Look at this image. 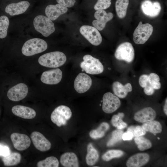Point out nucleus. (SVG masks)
<instances>
[{
  "label": "nucleus",
  "mask_w": 167,
  "mask_h": 167,
  "mask_svg": "<svg viewBox=\"0 0 167 167\" xmlns=\"http://www.w3.org/2000/svg\"><path fill=\"white\" fill-rule=\"evenodd\" d=\"M10 138L14 147L18 151L24 150L30 145L31 139L26 134L14 133L11 135Z\"/></svg>",
  "instance_id": "obj_13"
},
{
  "label": "nucleus",
  "mask_w": 167,
  "mask_h": 167,
  "mask_svg": "<svg viewBox=\"0 0 167 167\" xmlns=\"http://www.w3.org/2000/svg\"><path fill=\"white\" fill-rule=\"evenodd\" d=\"M114 56L119 60H124L127 63L132 62L134 58L135 51L132 44L128 42L121 44L116 50Z\"/></svg>",
  "instance_id": "obj_7"
},
{
  "label": "nucleus",
  "mask_w": 167,
  "mask_h": 167,
  "mask_svg": "<svg viewBox=\"0 0 167 167\" xmlns=\"http://www.w3.org/2000/svg\"><path fill=\"white\" fill-rule=\"evenodd\" d=\"M9 24V20L7 16L2 15L0 17V38L6 37Z\"/></svg>",
  "instance_id": "obj_32"
},
{
  "label": "nucleus",
  "mask_w": 167,
  "mask_h": 167,
  "mask_svg": "<svg viewBox=\"0 0 167 167\" xmlns=\"http://www.w3.org/2000/svg\"><path fill=\"white\" fill-rule=\"evenodd\" d=\"M58 3L66 7L70 8L73 6L76 1L75 0H56Z\"/></svg>",
  "instance_id": "obj_38"
},
{
  "label": "nucleus",
  "mask_w": 167,
  "mask_h": 167,
  "mask_svg": "<svg viewBox=\"0 0 167 167\" xmlns=\"http://www.w3.org/2000/svg\"><path fill=\"white\" fill-rule=\"evenodd\" d=\"M124 154L123 152L118 150H110L106 152L102 156V159L106 161L115 158L120 157Z\"/></svg>",
  "instance_id": "obj_33"
},
{
  "label": "nucleus",
  "mask_w": 167,
  "mask_h": 167,
  "mask_svg": "<svg viewBox=\"0 0 167 167\" xmlns=\"http://www.w3.org/2000/svg\"><path fill=\"white\" fill-rule=\"evenodd\" d=\"M133 137V134L131 132L127 131V132L123 134L122 139L124 140H130L132 139Z\"/></svg>",
  "instance_id": "obj_42"
},
{
  "label": "nucleus",
  "mask_w": 167,
  "mask_h": 167,
  "mask_svg": "<svg viewBox=\"0 0 167 167\" xmlns=\"http://www.w3.org/2000/svg\"><path fill=\"white\" fill-rule=\"evenodd\" d=\"M28 92V88L24 83L18 84L10 88L7 95L10 100L15 101H20L24 98Z\"/></svg>",
  "instance_id": "obj_10"
},
{
  "label": "nucleus",
  "mask_w": 167,
  "mask_h": 167,
  "mask_svg": "<svg viewBox=\"0 0 167 167\" xmlns=\"http://www.w3.org/2000/svg\"><path fill=\"white\" fill-rule=\"evenodd\" d=\"M127 131L131 132L134 137L143 136L146 134V131L142 126H139L135 127L133 126H130L128 128Z\"/></svg>",
  "instance_id": "obj_37"
},
{
  "label": "nucleus",
  "mask_w": 167,
  "mask_h": 167,
  "mask_svg": "<svg viewBox=\"0 0 167 167\" xmlns=\"http://www.w3.org/2000/svg\"><path fill=\"white\" fill-rule=\"evenodd\" d=\"M123 131L121 130L118 129L114 131L112 133L111 138L107 143L108 147L112 146L120 141L122 139Z\"/></svg>",
  "instance_id": "obj_34"
},
{
  "label": "nucleus",
  "mask_w": 167,
  "mask_h": 167,
  "mask_svg": "<svg viewBox=\"0 0 167 167\" xmlns=\"http://www.w3.org/2000/svg\"><path fill=\"white\" fill-rule=\"evenodd\" d=\"M154 90L148 81L144 88V92L147 95H151L153 94L155 92Z\"/></svg>",
  "instance_id": "obj_39"
},
{
  "label": "nucleus",
  "mask_w": 167,
  "mask_h": 167,
  "mask_svg": "<svg viewBox=\"0 0 167 167\" xmlns=\"http://www.w3.org/2000/svg\"><path fill=\"white\" fill-rule=\"evenodd\" d=\"M129 4V0H116L115 5V10L119 18L122 19L126 16Z\"/></svg>",
  "instance_id": "obj_27"
},
{
  "label": "nucleus",
  "mask_w": 167,
  "mask_h": 167,
  "mask_svg": "<svg viewBox=\"0 0 167 167\" xmlns=\"http://www.w3.org/2000/svg\"><path fill=\"white\" fill-rule=\"evenodd\" d=\"M141 8L145 15L151 17H154L159 15L161 6L158 2H152L149 0H145L142 3Z\"/></svg>",
  "instance_id": "obj_16"
},
{
  "label": "nucleus",
  "mask_w": 167,
  "mask_h": 167,
  "mask_svg": "<svg viewBox=\"0 0 167 167\" xmlns=\"http://www.w3.org/2000/svg\"><path fill=\"white\" fill-rule=\"evenodd\" d=\"M83 61L80 64L83 71L88 74L97 75L104 71V66L100 60L92 56L87 54L83 58Z\"/></svg>",
  "instance_id": "obj_3"
},
{
  "label": "nucleus",
  "mask_w": 167,
  "mask_h": 167,
  "mask_svg": "<svg viewBox=\"0 0 167 167\" xmlns=\"http://www.w3.org/2000/svg\"><path fill=\"white\" fill-rule=\"evenodd\" d=\"M112 88L114 94L119 98H123L127 95L128 92L132 90L131 84L127 83L123 85L118 81H115L112 84Z\"/></svg>",
  "instance_id": "obj_22"
},
{
  "label": "nucleus",
  "mask_w": 167,
  "mask_h": 167,
  "mask_svg": "<svg viewBox=\"0 0 167 167\" xmlns=\"http://www.w3.org/2000/svg\"><path fill=\"white\" fill-rule=\"evenodd\" d=\"M21 160L20 153L16 152L10 153L8 155L3 156L2 159L4 165L7 166L17 165L20 162Z\"/></svg>",
  "instance_id": "obj_25"
},
{
  "label": "nucleus",
  "mask_w": 167,
  "mask_h": 167,
  "mask_svg": "<svg viewBox=\"0 0 167 167\" xmlns=\"http://www.w3.org/2000/svg\"><path fill=\"white\" fill-rule=\"evenodd\" d=\"M72 112L70 108L64 105H59L52 113L50 118L53 122L58 126L65 125L71 117Z\"/></svg>",
  "instance_id": "obj_5"
},
{
  "label": "nucleus",
  "mask_w": 167,
  "mask_h": 167,
  "mask_svg": "<svg viewBox=\"0 0 167 167\" xmlns=\"http://www.w3.org/2000/svg\"><path fill=\"white\" fill-rule=\"evenodd\" d=\"M47 47V44L44 40L39 38H34L25 42L21 51L23 54L30 56L44 51Z\"/></svg>",
  "instance_id": "obj_2"
},
{
  "label": "nucleus",
  "mask_w": 167,
  "mask_h": 167,
  "mask_svg": "<svg viewBox=\"0 0 167 167\" xmlns=\"http://www.w3.org/2000/svg\"><path fill=\"white\" fill-rule=\"evenodd\" d=\"M135 143L138 145V148L140 151H144L151 148L152 144L149 140L142 136L135 137L134 139Z\"/></svg>",
  "instance_id": "obj_31"
},
{
  "label": "nucleus",
  "mask_w": 167,
  "mask_h": 167,
  "mask_svg": "<svg viewBox=\"0 0 167 167\" xmlns=\"http://www.w3.org/2000/svg\"><path fill=\"white\" fill-rule=\"evenodd\" d=\"M30 137L35 148L41 152L49 150L51 147L50 142L40 132L34 131L32 132Z\"/></svg>",
  "instance_id": "obj_12"
},
{
  "label": "nucleus",
  "mask_w": 167,
  "mask_h": 167,
  "mask_svg": "<svg viewBox=\"0 0 167 167\" xmlns=\"http://www.w3.org/2000/svg\"><path fill=\"white\" fill-rule=\"evenodd\" d=\"M153 28L149 23L143 24L140 21L133 33V41L137 45L143 44L149 39L152 35Z\"/></svg>",
  "instance_id": "obj_6"
},
{
  "label": "nucleus",
  "mask_w": 167,
  "mask_h": 167,
  "mask_svg": "<svg viewBox=\"0 0 167 167\" xmlns=\"http://www.w3.org/2000/svg\"><path fill=\"white\" fill-rule=\"evenodd\" d=\"M10 153L8 147L0 145V155L3 156L8 155Z\"/></svg>",
  "instance_id": "obj_41"
},
{
  "label": "nucleus",
  "mask_w": 167,
  "mask_h": 167,
  "mask_svg": "<svg viewBox=\"0 0 167 167\" xmlns=\"http://www.w3.org/2000/svg\"><path fill=\"white\" fill-rule=\"evenodd\" d=\"M94 16L96 19L92 21L93 26L98 31H101L105 28L107 23L113 19V15L111 12L107 13L104 10H100L95 12Z\"/></svg>",
  "instance_id": "obj_14"
},
{
  "label": "nucleus",
  "mask_w": 167,
  "mask_h": 167,
  "mask_svg": "<svg viewBox=\"0 0 167 167\" xmlns=\"http://www.w3.org/2000/svg\"><path fill=\"white\" fill-rule=\"evenodd\" d=\"M66 57L63 53L54 51L44 54L38 58L39 63L44 66L57 68L63 65L66 62Z\"/></svg>",
  "instance_id": "obj_1"
},
{
  "label": "nucleus",
  "mask_w": 167,
  "mask_h": 167,
  "mask_svg": "<svg viewBox=\"0 0 167 167\" xmlns=\"http://www.w3.org/2000/svg\"><path fill=\"white\" fill-rule=\"evenodd\" d=\"M67 7L58 3L56 5H49L46 7V15L52 20H55L60 16L67 12Z\"/></svg>",
  "instance_id": "obj_18"
},
{
  "label": "nucleus",
  "mask_w": 167,
  "mask_h": 167,
  "mask_svg": "<svg viewBox=\"0 0 167 167\" xmlns=\"http://www.w3.org/2000/svg\"><path fill=\"white\" fill-rule=\"evenodd\" d=\"M164 111L165 114L167 115V99L165 100V104L164 107Z\"/></svg>",
  "instance_id": "obj_43"
},
{
  "label": "nucleus",
  "mask_w": 167,
  "mask_h": 167,
  "mask_svg": "<svg viewBox=\"0 0 167 167\" xmlns=\"http://www.w3.org/2000/svg\"><path fill=\"white\" fill-rule=\"evenodd\" d=\"M111 3V0H97L94 8L96 11L104 10L109 8Z\"/></svg>",
  "instance_id": "obj_36"
},
{
  "label": "nucleus",
  "mask_w": 167,
  "mask_h": 167,
  "mask_svg": "<svg viewBox=\"0 0 167 167\" xmlns=\"http://www.w3.org/2000/svg\"></svg>",
  "instance_id": "obj_45"
},
{
  "label": "nucleus",
  "mask_w": 167,
  "mask_h": 167,
  "mask_svg": "<svg viewBox=\"0 0 167 167\" xmlns=\"http://www.w3.org/2000/svg\"><path fill=\"white\" fill-rule=\"evenodd\" d=\"M80 33L92 45L97 46L102 41V37L98 31L94 27L83 25L79 29Z\"/></svg>",
  "instance_id": "obj_8"
},
{
  "label": "nucleus",
  "mask_w": 167,
  "mask_h": 167,
  "mask_svg": "<svg viewBox=\"0 0 167 167\" xmlns=\"http://www.w3.org/2000/svg\"><path fill=\"white\" fill-rule=\"evenodd\" d=\"M60 162L65 167H78L79 163L76 155L74 152H66L61 156Z\"/></svg>",
  "instance_id": "obj_23"
},
{
  "label": "nucleus",
  "mask_w": 167,
  "mask_h": 167,
  "mask_svg": "<svg viewBox=\"0 0 167 167\" xmlns=\"http://www.w3.org/2000/svg\"><path fill=\"white\" fill-rule=\"evenodd\" d=\"M148 76V82L154 89H159L161 87L159 76L154 73H150Z\"/></svg>",
  "instance_id": "obj_35"
},
{
  "label": "nucleus",
  "mask_w": 167,
  "mask_h": 167,
  "mask_svg": "<svg viewBox=\"0 0 167 167\" xmlns=\"http://www.w3.org/2000/svg\"><path fill=\"white\" fill-rule=\"evenodd\" d=\"M99 157L97 151L92 143H89L87 147V154L85 158L87 164L89 166L94 165L98 160Z\"/></svg>",
  "instance_id": "obj_24"
},
{
  "label": "nucleus",
  "mask_w": 167,
  "mask_h": 167,
  "mask_svg": "<svg viewBox=\"0 0 167 167\" xmlns=\"http://www.w3.org/2000/svg\"><path fill=\"white\" fill-rule=\"evenodd\" d=\"M27 1H23L16 3H11L5 8V12L10 15L14 16L23 14L27 10L30 6Z\"/></svg>",
  "instance_id": "obj_17"
},
{
  "label": "nucleus",
  "mask_w": 167,
  "mask_h": 167,
  "mask_svg": "<svg viewBox=\"0 0 167 167\" xmlns=\"http://www.w3.org/2000/svg\"><path fill=\"white\" fill-rule=\"evenodd\" d=\"M156 116V113L154 110L151 107H147L136 112L134 118L137 121L144 123L153 120Z\"/></svg>",
  "instance_id": "obj_20"
},
{
  "label": "nucleus",
  "mask_w": 167,
  "mask_h": 167,
  "mask_svg": "<svg viewBox=\"0 0 167 167\" xmlns=\"http://www.w3.org/2000/svg\"><path fill=\"white\" fill-rule=\"evenodd\" d=\"M109 124L106 122L101 123L96 129H94L91 131L89 133V135L90 137L96 139L103 137L105 132L109 130Z\"/></svg>",
  "instance_id": "obj_26"
},
{
  "label": "nucleus",
  "mask_w": 167,
  "mask_h": 167,
  "mask_svg": "<svg viewBox=\"0 0 167 167\" xmlns=\"http://www.w3.org/2000/svg\"><path fill=\"white\" fill-rule=\"evenodd\" d=\"M62 76V72L59 68L45 71L42 74L41 81L45 84L50 85L57 84L61 81Z\"/></svg>",
  "instance_id": "obj_15"
},
{
  "label": "nucleus",
  "mask_w": 167,
  "mask_h": 167,
  "mask_svg": "<svg viewBox=\"0 0 167 167\" xmlns=\"http://www.w3.org/2000/svg\"><path fill=\"white\" fill-rule=\"evenodd\" d=\"M148 76L146 74H143L141 75L139 79V84L140 86L144 88L148 81Z\"/></svg>",
  "instance_id": "obj_40"
},
{
  "label": "nucleus",
  "mask_w": 167,
  "mask_h": 167,
  "mask_svg": "<svg viewBox=\"0 0 167 167\" xmlns=\"http://www.w3.org/2000/svg\"><path fill=\"white\" fill-rule=\"evenodd\" d=\"M149 160V156L147 153H139L129 158L126 165L128 167H140L147 163Z\"/></svg>",
  "instance_id": "obj_21"
},
{
  "label": "nucleus",
  "mask_w": 167,
  "mask_h": 167,
  "mask_svg": "<svg viewBox=\"0 0 167 167\" xmlns=\"http://www.w3.org/2000/svg\"><path fill=\"white\" fill-rule=\"evenodd\" d=\"M124 116V113H119L117 115H113L111 120V123L112 125L119 130L126 127L127 126L126 123L122 120Z\"/></svg>",
  "instance_id": "obj_30"
},
{
  "label": "nucleus",
  "mask_w": 167,
  "mask_h": 167,
  "mask_svg": "<svg viewBox=\"0 0 167 167\" xmlns=\"http://www.w3.org/2000/svg\"><path fill=\"white\" fill-rule=\"evenodd\" d=\"M157 138H158V139H160V138H158V137Z\"/></svg>",
  "instance_id": "obj_44"
},
{
  "label": "nucleus",
  "mask_w": 167,
  "mask_h": 167,
  "mask_svg": "<svg viewBox=\"0 0 167 167\" xmlns=\"http://www.w3.org/2000/svg\"><path fill=\"white\" fill-rule=\"evenodd\" d=\"M33 24L35 29L45 37L48 36L55 30L54 24L52 20L44 15L36 16L34 19Z\"/></svg>",
  "instance_id": "obj_4"
},
{
  "label": "nucleus",
  "mask_w": 167,
  "mask_h": 167,
  "mask_svg": "<svg viewBox=\"0 0 167 167\" xmlns=\"http://www.w3.org/2000/svg\"><path fill=\"white\" fill-rule=\"evenodd\" d=\"M102 99V110L106 113H110L114 112L121 105V102L118 97L111 92L105 93Z\"/></svg>",
  "instance_id": "obj_9"
},
{
  "label": "nucleus",
  "mask_w": 167,
  "mask_h": 167,
  "mask_svg": "<svg viewBox=\"0 0 167 167\" xmlns=\"http://www.w3.org/2000/svg\"><path fill=\"white\" fill-rule=\"evenodd\" d=\"M11 111L15 115L24 119H32L36 115V112L33 109L22 105L13 106Z\"/></svg>",
  "instance_id": "obj_19"
},
{
  "label": "nucleus",
  "mask_w": 167,
  "mask_h": 167,
  "mask_svg": "<svg viewBox=\"0 0 167 167\" xmlns=\"http://www.w3.org/2000/svg\"><path fill=\"white\" fill-rule=\"evenodd\" d=\"M142 127L146 131L150 132L155 135L156 133H160L162 131L161 123L156 121L152 120L145 122Z\"/></svg>",
  "instance_id": "obj_28"
},
{
  "label": "nucleus",
  "mask_w": 167,
  "mask_h": 167,
  "mask_svg": "<svg viewBox=\"0 0 167 167\" xmlns=\"http://www.w3.org/2000/svg\"><path fill=\"white\" fill-rule=\"evenodd\" d=\"M92 84L91 78L86 74L80 73L76 77L74 86L76 92L79 93H83L89 89Z\"/></svg>",
  "instance_id": "obj_11"
},
{
  "label": "nucleus",
  "mask_w": 167,
  "mask_h": 167,
  "mask_svg": "<svg viewBox=\"0 0 167 167\" xmlns=\"http://www.w3.org/2000/svg\"><path fill=\"white\" fill-rule=\"evenodd\" d=\"M59 162L58 159L54 156H50L45 159L38 161L36 164L38 167H58Z\"/></svg>",
  "instance_id": "obj_29"
}]
</instances>
